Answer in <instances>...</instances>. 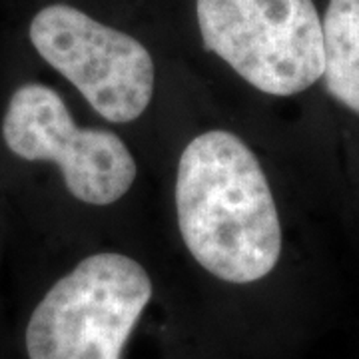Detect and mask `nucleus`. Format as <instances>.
<instances>
[{"mask_svg":"<svg viewBox=\"0 0 359 359\" xmlns=\"http://www.w3.org/2000/svg\"><path fill=\"white\" fill-rule=\"evenodd\" d=\"M28 39L104 120L124 124L146 112L156 68L140 40L66 2L44 4L32 14Z\"/></svg>","mask_w":359,"mask_h":359,"instance_id":"nucleus-4","label":"nucleus"},{"mask_svg":"<svg viewBox=\"0 0 359 359\" xmlns=\"http://www.w3.org/2000/svg\"><path fill=\"white\" fill-rule=\"evenodd\" d=\"M176 212L188 252L218 280L252 283L276 268L278 208L259 160L236 134L210 130L184 148Z\"/></svg>","mask_w":359,"mask_h":359,"instance_id":"nucleus-1","label":"nucleus"},{"mask_svg":"<svg viewBox=\"0 0 359 359\" xmlns=\"http://www.w3.org/2000/svg\"><path fill=\"white\" fill-rule=\"evenodd\" d=\"M321 26L325 90L359 114V0H330Z\"/></svg>","mask_w":359,"mask_h":359,"instance_id":"nucleus-6","label":"nucleus"},{"mask_svg":"<svg viewBox=\"0 0 359 359\" xmlns=\"http://www.w3.org/2000/svg\"><path fill=\"white\" fill-rule=\"evenodd\" d=\"M2 138L22 160L54 162L68 192L84 204H114L130 192L138 174L134 156L118 134L78 126L62 96L40 82L14 90Z\"/></svg>","mask_w":359,"mask_h":359,"instance_id":"nucleus-5","label":"nucleus"},{"mask_svg":"<svg viewBox=\"0 0 359 359\" xmlns=\"http://www.w3.org/2000/svg\"><path fill=\"white\" fill-rule=\"evenodd\" d=\"M204 46L271 96L311 88L325 68L313 0H196Z\"/></svg>","mask_w":359,"mask_h":359,"instance_id":"nucleus-3","label":"nucleus"},{"mask_svg":"<svg viewBox=\"0 0 359 359\" xmlns=\"http://www.w3.org/2000/svg\"><path fill=\"white\" fill-rule=\"evenodd\" d=\"M136 259L114 252L86 257L48 290L26 327L30 359H122L152 299Z\"/></svg>","mask_w":359,"mask_h":359,"instance_id":"nucleus-2","label":"nucleus"}]
</instances>
